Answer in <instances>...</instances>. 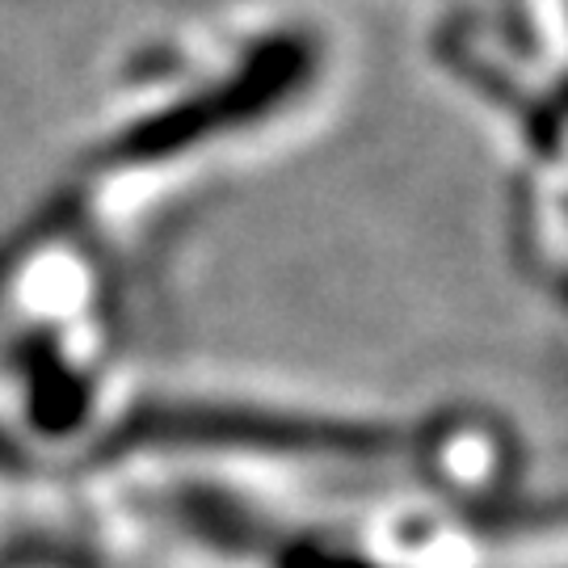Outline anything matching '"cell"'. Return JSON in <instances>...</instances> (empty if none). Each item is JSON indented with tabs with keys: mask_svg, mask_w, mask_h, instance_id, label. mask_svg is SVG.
I'll list each match as a JSON object with an SVG mask.
<instances>
[{
	"mask_svg": "<svg viewBox=\"0 0 568 568\" xmlns=\"http://www.w3.org/2000/svg\"><path fill=\"white\" fill-rule=\"evenodd\" d=\"M135 211V194L68 173L0 227V413L47 455L77 459L114 408Z\"/></svg>",
	"mask_w": 568,
	"mask_h": 568,
	"instance_id": "1",
	"label": "cell"
}]
</instances>
